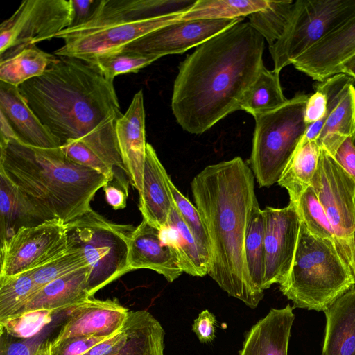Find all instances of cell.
Here are the masks:
<instances>
[{"label": "cell", "mask_w": 355, "mask_h": 355, "mask_svg": "<svg viewBox=\"0 0 355 355\" xmlns=\"http://www.w3.org/2000/svg\"><path fill=\"white\" fill-rule=\"evenodd\" d=\"M19 88L40 121L62 144L69 139L80 141L113 168L118 177L126 175L115 132L123 114L113 81L96 65L57 56L42 76Z\"/></svg>", "instance_id": "6da1fadb"}, {"label": "cell", "mask_w": 355, "mask_h": 355, "mask_svg": "<svg viewBox=\"0 0 355 355\" xmlns=\"http://www.w3.org/2000/svg\"><path fill=\"white\" fill-rule=\"evenodd\" d=\"M265 40L241 21L196 47L174 81L171 108L178 124L201 134L240 110L241 99L264 65Z\"/></svg>", "instance_id": "7a4b0ae2"}, {"label": "cell", "mask_w": 355, "mask_h": 355, "mask_svg": "<svg viewBox=\"0 0 355 355\" xmlns=\"http://www.w3.org/2000/svg\"><path fill=\"white\" fill-rule=\"evenodd\" d=\"M191 189L209 238L208 275L230 296L256 308L263 298L253 287L245 256L247 228L258 202L251 168L240 157L208 165Z\"/></svg>", "instance_id": "3957f363"}, {"label": "cell", "mask_w": 355, "mask_h": 355, "mask_svg": "<svg viewBox=\"0 0 355 355\" xmlns=\"http://www.w3.org/2000/svg\"><path fill=\"white\" fill-rule=\"evenodd\" d=\"M0 149V174L48 221L75 220L92 209L95 194L109 182L71 160L61 147H34L15 137L1 139Z\"/></svg>", "instance_id": "277c9868"}, {"label": "cell", "mask_w": 355, "mask_h": 355, "mask_svg": "<svg viewBox=\"0 0 355 355\" xmlns=\"http://www.w3.org/2000/svg\"><path fill=\"white\" fill-rule=\"evenodd\" d=\"M196 1H96L85 22L56 34L55 38L62 39L64 45L54 55L89 62L97 56L117 51L158 28L181 20Z\"/></svg>", "instance_id": "5b68a950"}, {"label": "cell", "mask_w": 355, "mask_h": 355, "mask_svg": "<svg viewBox=\"0 0 355 355\" xmlns=\"http://www.w3.org/2000/svg\"><path fill=\"white\" fill-rule=\"evenodd\" d=\"M354 286L350 266L336 243L314 236L301 221L292 266L279 284L293 307L324 311Z\"/></svg>", "instance_id": "8992f818"}, {"label": "cell", "mask_w": 355, "mask_h": 355, "mask_svg": "<svg viewBox=\"0 0 355 355\" xmlns=\"http://www.w3.org/2000/svg\"><path fill=\"white\" fill-rule=\"evenodd\" d=\"M67 238L87 261L89 296L131 271L129 242L135 227L112 223L92 209L66 224Z\"/></svg>", "instance_id": "52a82bcc"}, {"label": "cell", "mask_w": 355, "mask_h": 355, "mask_svg": "<svg viewBox=\"0 0 355 355\" xmlns=\"http://www.w3.org/2000/svg\"><path fill=\"white\" fill-rule=\"evenodd\" d=\"M308 97L297 93L277 109L254 117L250 164L260 187H270L278 182L303 137Z\"/></svg>", "instance_id": "ba28073f"}, {"label": "cell", "mask_w": 355, "mask_h": 355, "mask_svg": "<svg viewBox=\"0 0 355 355\" xmlns=\"http://www.w3.org/2000/svg\"><path fill=\"white\" fill-rule=\"evenodd\" d=\"M355 15V0H297L279 40L269 46L277 73Z\"/></svg>", "instance_id": "9c48e42d"}, {"label": "cell", "mask_w": 355, "mask_h": 355, "mask_svg": "<svg viewBox=\"0 0 355 355\" xmlns=\"http://www.w3.org/2000/svg\"><path fill=\"white\" fill-rule=\"evenodd\" d=\"M334 229L338 250L351 268V236L355 228V180L321 148L311 181Z\"/></svg>", "instance_id": "30bf717a"}, {"label": "cell", "mask_w": 355, "mask_h": 355, "mask_svg": "<svg viewBox=\"0 0 355 355\" xmlns=\"http://www.w3.org/2000/svg\"><path fill=\"white\" fill-rule=\"evenodd\" d=\"M73 18L72 0H24L0 26V55L55 38Z\"/></svg>", "instance_id": "8fae6325"}, {"label": "cell", "mask_w": 355, "mask_h": 355, "mask_svg": "<svg viewBox=\"0 0 355 355\" xmlns=\"http://www.w3.org/2000/svg\"><path fill=\"white\" fill-rule=\"evenodd\" d=\"M66 224L58 220L22 227L1 243L0 276L33 270L59 256L70 245Z\"/></svg>", "instance_id": "7c38bea8"}, {"label": "cell", "mask_w": 355, "mask_h": 355, "mask_svg": "<svg viewBox=\"0 0 355 355\" xmlns=\"http://www.w3.org/2000/svg\"><path fill=\"white\" fill-rule=\"evenodd\" d=\"M263 210L264 268L263 288L282 284L287 277L293 261L301 220L297 206L283 208L266 207Z\"/></svg>", "instance_id": "4fadbf2b"}, {"label": "cell", "mask_w": 355, "mask_h": 355, "mask_svg": "<svg viewBox=\"0 0 355 355\" xmlns=\"http://www.w3.org/2000/svg\"><path fill=\"white\" fill-rule=\"evenodd\" d=\"M243 20V18L180 20L158 28L117 51L158 59L167 55L182 53Z\"/></svg>", "instance_id": "5bb4252c"}, {"label": "cell", "mask_w": 355, "mask_h": 355, "mask_svg": "<svg viewBox=\"0 0 355 355\" xmlns=\"http://www.w3.org/2000/svg\"><path fill=\"white\" fill-rule=\"evenodd\" d=\"M69 311L66 322L51 340V346L70 338L112 336L123 329L130 312L116 299L92 297Z\"/></svg>", "instance_id": "9a60e30c"}, {"label": "cell", "mask_w": 355, "mask_h": 355, "mask_svg": "<svg viewBox=\"0 0 355 355\" xmlns=\"http://www.w3.org/2000/svg\"><path fill=\"white\" fill-rule=\"evenodd\" d=\"M355 55V15L300 55L294 67L322 82L340 73V67Z\"/></svg>", "instance_id": "2e32d148"}, {"label": "cell", "mask_w": 355, "mask_h": 355, "mask_svg": "<svg viewBox=\"0 0 355 355\" xmlns=\"http://www.w3.org/2000/svg\"><path fill=\"white\" fill-rule=\"evenodd\" d=\"M115 132L126 175L140 193L147 145L142 89L134 95L127 111L117 120Z\"/></svg>", "instance_id": "e0dca14e"}, {"label": "cell", "mask_w": 355, "mask_h": 355, "mask_svg": "<svg viewBox=\"0 0 355 355\" xmlns=\"http://www.w3.org/2000/svg\"><path fill=\"white\" fill-rule=\"evenodd\" d=\"M128 261L131 270L149 269L173 282L183 272L174 246L164 243L159 230L142 220L131 234Z\"/></svg>", "instance_id": "ac0fdd59"}, {"label": "cell", "mask_w": 355, "mask_h": 355, "mask_svg": "<svg viewBox=\"0 0 355 355\" xmlns=\"http://www.w3.org/2000/svg\"><path fill=\"white\" fill-rule=\"evenodd\" d=\"M169 178L154 148L147 143L139 209L143 220L159 230L167 226L174 204Z\"/></svg>", "instance_id": "d6986e66"}, {"label": "cell", "mask_w": 355, "mask_h": 355, "mask_svg": "<svg viewBox=\"0 0 355 355\" xmlns=\"http://www.w3.org/2000/svg\"><path fill=\"white\" fill-rule=\"evenodd\" d=\"M0 112L24 144L43 148H55L62 146L60 141L31 109L19 87L1 82Z\"/></svg>", "instance_id": "ffe728a7"}, {"label": "cell", "mask_w": 355, "mask_h": 355, "mask_svg": "<svg viewBox=\"0 0 355 355\" xmlns=\"http://www.w3.org/2000/svg\"><path fill=\"white\" fill-rule=\"evenodd\" d=\"M293 309H271L248 332L239 355H288Z\"/></svg>", "instance_id": "44dd1931"}, {"label": "cell", "mask_w": 355, "mask_h": 355, "mask_svg": "<svg viewBox=\"0 0 355 355\" xmlns=\"http://www.w3.org/2000/svg\"><path fill=\"white\" fill-rule=\"evenodd\" d=\"M89 272L88 266L49 282L35 293L16 315L35 311L55 314L85 302L91 298L87 288Z\"/></svg>", "instance_id": "7402d4cb"}, {"label": "cell", "mask_w": 355, "mask_h": 355, "mask_svg": "<svg viewBox=\"0 0 355 355\" xmlns=\"http://www.w3.org/2000/svg\"><path fill=\"white\" fill-rule=\"evenodd\" d=\"M324 313L326 327L321 355H355V286Z\"/></svg>", "instance_id": "603a6c76"}, {"label": "cell", "mask_w": 355, "mask_h": 355, "mask_svg": "<svg viewBox=\"0 0 355 355\" xmlns=\"http://www.w3.org/2000/svg\"><path fill=\"white\" fill-rule=\"evenodd\" d=\"M164 243L174 246L182 272L204 277L209 271V256L200 247L173 204L166 227L159 230Z\"/></svg>", "instance_id": "cb8c5ba5"}, {"label": "cell", "mask_w": 355, "mask_h": 355, "mask_svg": "<svg viewBox=\"0 0 355 355\" xmlns=\"http://www.w3.org/2000/svg\"><path fill=\"white\" fill-rule=\"evenodd\" d=\"M46 221L19 189L0 174L1 243L22 227L37 226Z\"/></svg>", "instance_id": "d4e9b609"}, {"label": "cell", "mask_w": 355, "mask_h": 355, "mask_svg": "<svg viewBox=\"0 0 355 355\" xmlns=\"http://www.w3.org/2000/svg\"><path fill=\"white\" fill-rule=\"evenodd\" d=\"M126 340L112 355H164L165 331L148 311H131L125 324Z\"/></svg>", "instance_id": "484cf974"}, {"label": "cell", "mask_w": 355, "mask_h": 355, "mask_svg": "<svg viewBox=\"0 0 355 355\" xmlns=\"http://www.w3.org/2000/svg\"><path fill=\"white\" fill-rule=\"evenodd\" d=\"M0 57L1 82L16 87L42 76L57 58L35 45L10 51Z\"/></svg>", "instance_id": "4316f807"}, {"label": "cell", "mask_w": 355, "mask_h": 355, "mask_svg": "<svg viewBox=\"0 0 355 355\" xmlns=\"http://www.w3.org/2000/svg\"><path fill=\"white\" fill-rule=\"evenodd\" d=\"M321 148L316 140L300 142L277 183L286 189L290 202L297 204L311 184L317 170Z\"/></svg>", "instance_id": "83f0119b"}, {"label": "cell", "mask_w": 355, "mask_h": 355, "mask_svg": "<svg viewBox=\"0 0 355 355\" xmlns=\"http://www.w3.org/2000/svg\"><path fill=\"white\" fill-rule=\"evenodd\" d=\"M355 132V87L348 85L340 101L329 113L316 141L334 157L343 142Z\"/></svg>", "instance_id": "f1b7e54d"}, {"label": "cell", "mask_w": 355, "mask_h": 355, "mask_svg": "<svg viewBox=\"0 0 355 355\" xmlns=\"http://www.w3.org/2000/svg\"><path fill=\"white\" fill-rule=\"evenodd\" d=\"M288 99L284 95L279 73L263 65L256 79L244 94L240 110L254 117L271 112L285 104Z\"/></svg>", "instance_id": "f546056e"}, {"label": "cell", "mask_w": 355, "mask_h": 355, "mask_svg": "<svg viewBox=\"0 0 355 355\" xmlns=\"http://www.w3.org/2000/svg\"><path fill=\"white\" fill-rule=\"evenodd\" d=\"M265 222L263 210L257 202L251 213L245 239V256L248 273L256 292L263 298Z\"/></svg>", "instance_id": "4dcf8cb0"}, {"label": "cell", "mask_w": 355, "mask_h": 355, "mask_svg": "<svg viewBox=\"0 0 355 355\" xmlns=\"http://www.w3.org/2000/svg\"><path fill=\"white\" fill-rule=\"evenodd\" d=\"M266 0H197L181 20L244 18L265 8Z\"/></svg>", "instance_id": "1f68e13d"}, {"label": "cell", "mask_w": 355, "mask_h": 355, "mask_svg": "<svg viewBox=\"0 0 355 355\" xmlns=\"http://www.w3.org/2000/svg\"><path fill=\"white\" fill-rule=\"evenodd\" d=\"M294 2L268 1L265 8L247 16L249 24L262 35L269 46L282 35L291 16Z\"/></svg>", "instance_id": "d6a6232c"}, {"label": "cell", "mask_w": 355, "mask_h": 355, "mask_svg": "<svg viewBox=\"0 0 355 355\" xmlns=\"http://www.w3.org/2000/svg\"><path fill=\"white\" fill-rule=\"evenodd\" d=\"M32 270L0 276V322L16 315L34 293Z\"/></svg>", "instance_id": "836d02e7"}, {"label": "cell", "mask_w": 355, "mask_h": 355, "mask_svg": "<svg viewBox=\"0 0 355 355\" xmlns=\"http://www.w3.org/2000/svg\"><path fill=\"white\" fill-rule=\"evenodd\" d=\"M70 243L69 247L59 256L32 270L35 284L33 295L49 282L89 266L82 250L71 241Z\"/></svg>", "instance_id": "e575fe53"}, {"label": "cell", "mask_w": 355, "mask_h": 355, "mask_svg": "<svg viewBox=\"0 0 355 355\" xmlns=\"http://www.w3.org/2000/svg\"><path fill=\"white\" fill-rule=\"evenodd\" d=\"M297 208L301 221L304 223L312 235L322 239H329L337 245L334 229L311 186L301 196Z\"/></svg>", "instance_id": "d590c367"}, {"label": "cell", "mask_w": 355, "mask_h": 355, "mask_svg": "<svg viewBox=\"0 0 355 355\" xmlns=\"http://www.w3.org/2000/svg\"><path fill=\"white\" fill-rule=\"evenodd\" d=\"M157 60L158 58L153 57L114 51L97 56L87 62L96 65L106 78L114 81L116 76L137 73Z\"/></svg>", "instance_id": "8d00e7d4"}, {"label": "cell", "mask_w": 355, "mask_h": 355, "mask_svg": "<svg viewBox=\"0 0 355 355\" xmlns=\"http://www.w3.org/2000/svg\"><path fill=\"white\" fill-rule=\"evenodd\" d=\"M54 313L47 311H35L11 316L0 322V331L19 339H29L50 323Z\"/></svg>", "instance_id": "74e56055"}, {"label": "cell", "mask_w": 355, "mask_h": 355, "mask_svg": "<svg viewBox=\"0 0 355 355\" xmlns=\"http://www.w3.org/2000/svg\"><path fill=\"white\" fill-rule=\"evenodd\" d=\"M168 187L177 210L200 247L209 256L210 261L209 238L197 208L179 191L171 178L168 179Z\"/></svg>", "instance_id": "f35d334b"}, {"label": "cell", "mask_w": 355, "mask_h": 355, "mask_svg": "<svg viewBox=\"0 0 355 355\" xmlns=\"http://www.w3.org/2000/svg\"><path fill=\"white\" fill-rule=\"evenodd\" d=\"M60 147L71 160L103 174L109 182H112L114 179H117L115 170L81 141L69 139Z\"/></svg>", "instance_id": "ab89813d"}, {"label": "cell", "mask_w": 355, "mask_h": 355, "mask_svg": "<svg viewBox=\"0 0 355 355\" xmlns=\"http://www.w3.org/2000/svg\"><path fill=\"white\" fill-rule=\"evenodd\" d=\"M111 337L87 336L67 338L54 346H51V355H83L96 345Z\"/></svg>", "instance_id": "60d3db41"}, {"label": "cell", "mask_w": 355, "mask_h": 355, "mask_svg": "<svg viewBox=\"0 0 355 355\" xmlns=\"http://www.w3.org/2000/svg\"><path fill=\"white\" fill-rule=\"evenodd\" d=\"M37 336L19 339L0 331V355H33L42 342H37Z\"/></svg>", "instance_id": "b9f144b4"}, {"label": "cell", "mask_w": 355, "mask_h": 355, "mask_svg": "<svg viewBox=\"0 0 355 355\" xmlns=\"http://www.w3.org/2000/svg\"><path fill=\"white\" fill-rule=\"evenodd\" d=\"M216 318L207 309L200 312L192 325V330L203 343L211 342L215 338Z\"/></svg>", "instance_id": "7bdbcfd3"}, {"label": "cell", "mask_w": 355, "mask_h": 355, "mask_svg": "<svg viewBox=\"0 0 355 355\" xmlns=\"http://www.w3.org/2000/svg\"><path fill=\"white\" fill-rule=\"evenodd\" d=\"M126 338L127 333L124 326L119 333L96 345L83 355H112L123 347Z\"/></svg>", "instance_id": "ee69618b"}, {"label": "cell", "mask_w": 355, "mask_h": 355, "mask_svg": "<svg viewBox=\"0 0 355 355\" xmlns=\"http://www.w3.org/2000/svg\"><path fill=\"white\" fill-rule=\"evenodd\" d=\"M341 167L355 180V146L352 137L346 139L337 150L334 157Z\"/></svg>", "instance_id": "f6af8a7d"}, {"label": "cell", "mask_w": 355, "mask_h": 355, "mask_svg": "<svg viewBox=\"0 0 355 355\" xmlns=\"http://www.w3.org/2000/svg\"><path fill=\"white\" fill-rule=\"evenodd\" d=\"M116 183L108 182L103 187L107 202L114 209H121L126 207L128 191Z\"/></svg>", "instance_id": "bcb514c9"}, {"label": "cell", "mask_w": 355, "mask_h": 355, "mask_svg": "<svg viewBox=\"0 0 355 355\" xmlns=\"http://www.w3.org/2000/svg\"><path fill=\"white\" fill-rule=\"evenodd\" d=\"M96 1L94 0H72L74 18L71 26L81 24L88 19L94 8Z\"/></svg>", "instance_id": "7dc6e473"}, {"label": "cell", "mask_w": 355, "mask_h": 355, "mask_svg": "<svg viewBox=\"0 0 355 355\" xmlns=\"http://www.w3.org/2000/svg\"><path fill=\"white\" fill-rule=\"evenodd\" d=\"M340 73L355 80V55L347 60L340 67Z\"/></svg>", "instance_id": "c3c4849f"}, {"label": "cell", "mask_w": 355, "mask_h": 355, "mask_svg": "<svg viewBox=\"0 0 355 355\" xmlns=\"http://www.w3.org/2000/svg\"><path fill=\"white\" fill-rule=\"evenodd\" d=\"M50 339L43 340L36 349L33 355H51Z\"/></svg>", "instance_id": "681fc988"}, {"label": "cell", "mask_w": 355, "mask_h": 355, "mask_svg": "<svg viewBox=\"0 0 355 355\" xmlns=\"http://www.w3.org/2000/svg\"><path fill=\"white\" fill-rule=\"evenodd\" d=\"M351 270L355 280V228L351 236Z\"/></svg>", "instance_id": "f907efd6"}, {"label": "cell", "mask_w": 355, "mask_h": 355, "mask_svg": "<svg viewBox=\"0 0 355 355\" xmlns=\"http://www.w3.org/2000/svg\"><path fill=\"white\" fill-rule=\"evenodd\" d=\"M352 140L354 145L355 146V132L353 135V136L352 137Z\"/></svg>", "instance_id": "816d5d0a"}]
</instances>
